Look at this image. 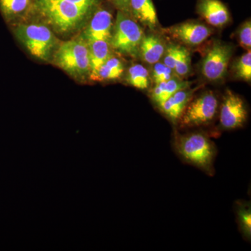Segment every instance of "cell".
I'll return each mask as SVG.
<instances>
[{
	"mask_svg": "<svg viewBox=\"0 0 251 251\" xmlns=\"http://www.w3.org/2000/svg\"><path fill=\"white\" fill-rule=\"evenodd\" d=\"M103 0H32L30 14L68 36L85 27Z\"/></svg>",
	"mask_w": 251,
	"mask_h": 251,
	"instance_id": "6da1fadb",
	"label": "cell"
},
{
	"mask_svg": "<svg viewBox=\"0 0 251 251\" xmlns=\"http://www.w3.org/2000/svg\"><path fill=\"white\" fill-rule=\"evenodd\" d=\"M173 143L176 153L186 163L208 175L214 174L216 148L207 135L201 132L176 133Z\"/></svg>",
	"mask_w": 251,
	"mask_h": 251,
	"instance_id": "7a4b0ae2",
	"label": "cell"
},
{
	"mask_svg": "<svg viewBox=\"0 0 251 251\" xmlns=\"http://www.w3.org/2000/svg\"><path fill=\"white\" fill-rule=\"evenodd\" d=\"M52 59L56 66L77 80L90 77L88 44L82 36L59 44Z\"/></svg>",
	"mask_w": 251,
	"mask_h": 251,
	"instance_id": "3957f363",
	"label": "cell"
},
{
	"mask_svg": "<svg viewBox=\"0 0 251 251\" xmlns=\"http://www.w3.org/2000/svg\"><path fill=\"white\" fill-rule=\"evenodd\" d=\"M15 36L36 58L49 62L58 47V40L46 25L20 23L14 28Z\"/></svg>",
	"mask_w": 251,
	"mask_h": 251,
	"instance_id": "277c9868",
	"label": "cell"
},
{
	"mask_svg": "<svg viewBox=\"0 0 251 251\" xmlns=\"http://www.w3.org/2000/svg\"><path fill=\"white\" fill-rule=\"evenodd\" d=\"M145 35L143 28L130 14L117 11L110 41L112 49L124 55L138 58Z\"/></svg>",
	"mask_w": 251,
	"mask_h": 251,
	"instance_id": "5b68a950",
	"label": "cell"
},
{
	"mask_svg": "<svg viewBox=\"0 0 251 251\" xmlns=\"http://www.w3.org/2000/svg\"><path fill=\"white\" fill-rule=\"evenodd\" d=\"M218 111L217 97L211 91H206L190 100L178 123L182 128L202 126L210 124Z\"/></svg>",
	"mask_w": 251,
	"mask_h": 251,
	"instance_id": "8992f818",
	"label": "cell"
},
{
	"mask_svg": "<svg viewBox=\"0 0 251 251\" xmlns=\"http://www.w3.org/2000/svg\"><path fill=\"white\" fill-rule=\"evenodd\" d=\"M233 53V46L221 41H214L206 50L201 63L203 76L211 82L224 80Z\"/></svg>",
	"mask_w": 251,
	"mask_h": 251,
	"instance_id": "52a82bcc",
	"label": "cell"
},
{
	"mask_svg": "<svg viewBox=\"0 0 251 251\" xmlns=\"http://www.w3.org/2000/svg\"><path fill=\"white\" fill-rule=\"evenodd\" d=\"M248 110L242 97L232 91L225 92L220 108L219 122L221 128L232 130L240 128L247 122Z\"/></svg>",
	"mask_w": 251,
	"mask_h": 251,
	"instance_id": "ba28073f",
	"label": "cell"
},
{
	"mask_svg": "<svg viewBox=\"0 0 251 251\" xmlns=\"http://www.w3.org/2000/svg\"><path fill=\"white\" fill-rule=\"evenodd\" d=\"M176 40L184 45L195 47L202 44L212 34L211 28L198 21H191L175 25L165 29Z\"/></svg>",
	"mask_w": 251,
	"mask_h": 251,
	"instance_id": "9c48e42d",
	"label": "cell"
},
{
	"mask_svg": "<svg viewBox=\"0 0 251 251\" xmlns=\"http://www.w3.org/2000/svg\"><path fill=\"white\" fill-rule=\"evenodd\" d=\"M113 23L111 11L103 6V2L92 15L81 36L87 43L94 41H105L110 43Z\"/></svg>",
	"mask_w": 251,
	"mask_h": 251,
	"instance_id": "30bf717a",
	"label": "cell"
},
{
	"mask_svg": "<svg viewBox=\"0 0 251 251\" xmlns=\"http://www.w3.org/2000/svg\"><path fill=\"white\" fill-rule=\"evenodd\" d=\"M196 12L215 27H224L231 21L228 8L221 0H197Z\"/></svg>",
	"mask_w": 251,
	"mask_h": 251,
	"instance_id": "8fae6325",
	"label": "cell"
},
{
	"mask_svg": "<svg viewBox=\"0 0 251 251\" xmlns=\"http://www.w3.org/2000/svg\"><path fill=\"white\" fill-rule=\"evenodd\" d=\"M195 90L188 87L178 91L158 107L171 122L178 123L185 108L193 99Z\"/></svg>",
	"mask_w": 251,
	"mask_h": 251,
	"instance_id": "7c38bea8",
	"label": "cell"
},
{
	"mask_svg": "<svg viewBox=\"0 0 251 251\" xmlns=\"http://www.w3.org/2000/svg\"><path fill=\"white\" fill-rule=\"evenodd\" d=\"M130 14L135 21L150 29L158 25L156 8L152 0H130Z\"/></svg>",
	"mask_w": 251,
	"mask_h": 251,
	"instance_id": "4fadbf2b",
	"label": "cell"
},
{
	"mask_svg": "<svg viewBox=\"0 0 251 251\" xmlns=\"http://www.w3.org/2000/svg\"><path fill=\"white\" fill-rule=\"evenodd\" d=\"M166 47L161 38L155 34L144 36L140 46L139 57L146 63L154 64L160 62Z\"/></svg>",
	"mask_w": 251,
	"mask_h": 251,
	"instance_id": "5bb4252c",
	"label": "cell"
},
{
	"mask_svg": "<svg viewBox=\"0 0 251 251\" xmlns=\"http://www.w3.org/2000/svg\"><path fill=\"white\" fill-rule=\"evenodd\" d=\"M190 84L188 81L181 80L178 77H173L171 80L156 84L150 92V97L153 103L159 106L178 91L188 88Z\"/></svg>",
	"mask_w": 251,
	"mask_h": 251,
	"instance_id": "9a60e30c",
	"label": "cell"
},
{
	"mask_svg": "<svg viewBox=\"0 0 251 251\" xmlns=\"http://www.w3.org/2000/svg\"><path fill=\"white\" fill-rule=\"evenodd\" d=\"M32 0H0V12L7 22L29 16Z\"/></svg>",
	"mask_w": 251,
	"mask_h": 251,
	"instance_id": "2e32d148",
	"label": "cell"
},
{
	"mask_svg": "<svg viewBox=\"0 0 251 251\" xmlns=\"http://www.w3.org/2000/svg\"><path fill=\"white\" fill-rule=\"evenodd\" d=\"M87 44H88L89 53H90V78L111 54H110V43L108 41H94L88 42Z\"/></svg>",
	"mask_w": 251,
	"mask_h": 251,
	"instance_id": "e0dca14e",
	"label": "cell"
},
{
	"mask_svg": "<svg viewBox=\"0 0 251 251\" xmlns=\"http://www.w3.org/2000/svg\"><path fill=\"white\" fill-rule=\"evenodd\" d=\"M124 72L125 67L122 61L110 55L90 79L99 81L117 80L122 76Z\"/></svg>",
	"mask_w": 251,
	"mask_h": 251,
	"instance_id": "ac0fdd59",
	"label": "cell"
},
{
	"mask_svg": "<svg viewBox=\"0 0 251 251\" xmlns=\"http://www.w3.org/2000/svg\"><path fill=\"white\" fill-rule=\"evenodd\" d=\"M126 80L130 86L144 90L150 87L151 77L148 69L143 65L133 64L128 68Z\"/></svg>",
	"mask_w": 251,
	"mask_h": 251,
	"instance_id": "d6986e66",
	"label": "cell"
},
{
	"mask_svg": "<svg viewBox=\"0 0 251 251\" xmlns=\"http://www.w3.org/2000/svg\"><path fill=\"white\" fill-rule=\"evenodd\" d=\"M237 215L239 229L248 241L251 237V208L248 202H239L237 206Z\"/></svg>",
	"mask_w": 251,
	"mask_h": 251,
	"instance_id": "ffe728a7",
	"label": "cell"
},
{
	"mask_svg": "<svg viewBox=\"0 0 251 251\" xmlns=\"http://www.w3.org/2000/svg\"><path fill=\"white\" fill-rule=\"evenodd\" d=\"M234 75L239 80L250 82L251 80V52L247 50L234 62Z\"/></svg>",
	"mask_w": 251,
	"mask_h": 251,
	"instance_id": "44dd1931",
	"label": "cell"
},
{
	"mask_svg": "<svg viewBox=\"0 0 251 251\" xmlns=\"http://www.w3.org/2000/svg\"><path fill=\"white\" fill-rule=\"evenodd\" d=\"M191 70V58L189 51L186 48H184L182 52L180 54L177 62L175 64L174 69L175 74L179 78L186 77L190 74Z\"/></svg>",
	"mask_w": 251,
	"mask_h": 251,
	"instance_id": "7402d4cb",
	"label": "cell"
},
{
	"mask_svg": "<svg viewBox=\"0 0 251 251\" xmlns=\"http://www.w3.org/2000/svg\"><path fill=\"white\" fill-rule=\"evenodd\" d=\"M153 65L151 79L155 85L171 80L172 77H174L173 74H175L173 70L165 65L163 63L158 62Z\"/></svg>",
	"mask_w": 251,
	"mask_h": 251,
	"instance_id": "603a6c76",
	"label": "cell"
},
{
	"mask_svg": "<svg viewBox=\"0 0 251 251\" xmlns=\"http://www.w3.org/2000/svg\"><path fill=\"white\" fill-rule=\"evenodd\" d=\"M238 40L243 49L251 50V19L243 23L238 30Z\"/></svg>",
	"mask_w": 251,
	"mask_h": 251,
	"instance_id": "cb8c5ba5",
	"label": "cell"
},
{
	"mask_svg": "<svg viewBox=\"0 0 251 251\" xmlns=\"http://www.w3.org/2000/svg\"><path fill=\"white\" fill-rule=\"evenodd\" d=\"M108 1L118 11L130 14V0H108Z\"/></svg>",
	"mask_w": 251,
	"mask_h": 251,
	"instance_id": "d4e9b609",
	"label": "cell"
}]
</instances>
